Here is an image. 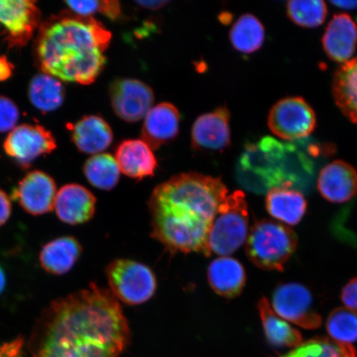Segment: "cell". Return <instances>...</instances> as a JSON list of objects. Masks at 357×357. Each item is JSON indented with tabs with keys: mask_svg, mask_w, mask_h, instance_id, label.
Here are the masks:
<instances>
[{
	"mask_svg": "<svg viewBox=\"0 0 357 357\" xmlns=\"http://www.w3.org/2000/svg\"><path fill=\"white\" fill-rule=\"evenodd\" d=\"M130 338L117 298L91 284L57 298L42 312L28 350L31 357H119Z\"/></svg>",
	"mask_w": 357,
	"mask_h": 357,
	"instance_id": "6da1fadb",
	"label": "cell"
},
{
	"mask_svg": "<svg viewBox=\"0 0 357 357\" xmlns=\"http://www.w3.org/2000/svg\"><path fill=\"white\" fill-rule=\"evenodd\" d=\"M221 178L182 173L159 185L149 205L151 236L171 253H203L218 208L229 195Z\"/></svg>",
	"mask_w": 357,
	"mask_h": 357,
	"instance_id": "7a4b0ae2",
	"label": "cell"
},
{
	"mask_svg": "<svg viewBox=\"0 0 357 357\" xmlns=\"http://www.w3.org/2000/svg\"><path fill=\"white\" fill-rule=\"evenodd\" d=\"M112 34L93 17L61 15L40 28L36 56L45 74L64 82L89 84L106 63Z\"/></svg>",
	"mask_w": 357,
	"mask_h": 357,
	"instance_id": "3957f363",
	"label": "cell"
},
{
	"mask_svg": "<svg viewBox=\"0 0 357 357\" xmlns=\"http://www.w3.org/2000/svg\"><path fill=\"white\" fill-rule=\"evenodd\" d=\"M281 149L279 142L270 137L245 146L236 167L239 185L258 194L285 186L284 172L279 164Z\"/></svg>",
	"mask_w": 357,
	"mask_h": 357,
	"instance_id": "277c9868",
	"label": "cell"
},
{
	"mask_svg": "<svg viewBox=\"0 0 357 357\" xmlns=\"http://www.w3.org/2000/svg\"><path fill=\"white\" fill-rule=\"evenodd\" d=\"M297 236L283 223L263 220L252 227L245 241V252L262 270L284 271L297 248Z\"/></svg>",
	"mask_w": 357,
	"mask_h": 357,
	"instance_id": "5b68a950",
	"label": "cell"
},
{
	"mask_svg": "<svg viewBox=\"0 0 357 357\" xmlns=\"http://www.w3.org/2000/svg\"><path fill=\"white\" fill-rule=\"evenodd\" d=\"M248 204L242 190L229 194L221 204L208 238V257H229L248 236Z\"/></svg>",
	"mask_w": 357,
	"mask_h": 357,
	"instance_id": "8992f818",
	"label": "cell"
},
{
	"mask_svg": "<svg viewBox=\"0 0 357 357\" xmlns=\"http://www.w3.org/2000/svg\"><path fill=\"white\" fill-rule=\"evenodd\" d=\"M110 291L128 305H142L153 297L158 281L149 266L128 259H118L107 267Z\"/></svg>",
	"mask_w": 357,
	"mask_h": 357,
	"instance_id": "52a82bcc",
	"label": "cell"
},
{
	"mask_svg": "<svg viewBox=\"0 0 357 357\" xmlns=\"http://www.w3.org/2000/svg\"><path fill=\"white\" fill-rule=\"evenodd\" d=\"M268 127L281 139H301L314 130L316 115L303 98H284L272 107L268 116Z\"/></svg>",
	"mask_w": 357,
	"mask_h": 357,
	"instance_id": "ba28073f",
	"label": "cell"
},
{
	"mask_svg": "<svg viewBox=\"0 0 357 357\" xmlns=\"http://www.w3.org/2000/svg\"><path fill=\"white\" fill-rule=\"evenodd\" d=\"M272 307L281 318L302 328L312 330L322 324L314 310L309 289L298 283L280 284L272 294Z\"/></svg>",
	"mask_w": 357,
	"mask_h": 357,
	"instance_id": "9c48e42d",
	"label": "cell"
},
{
	"mask_svg": "<svg viewBox=\"0 0 357 357\" xmlns=\"http://www.w3.org/2000/svg\"><path fill=\"white\" fill-rule=\"evenodd\" d=\"M109 93L114 113L128 123H136L145 118L155 100L153 89L135 79H116L111 84Z\"/></svg>",
	"mask_w": 357,
	"mask_h": 357,
	"instance_id": "30bf717a",
	"label": "cell"
},
{
	"mask_svg": "<svg viewBox=\"0 0 357 357\" xmlns=\"http://www.w3.org/2000/svg\"><path fill=\"white\" fill-rule=\"evenodd\" d=\"M40 22V11L30 0H0V30L10 46L24 47Z\"/></svg>",
	"mask_w": 357,
	"mask_h": 357,
	"instance_id": "8fae6325",
	"label": "cell"
},
{
	"mask_svg": "<svg viewBox=\"0 0 357 357\" xmlns=\"http://www.w3.org/2000/svg\"><path fill=\"white\" fill-rule=\"evenodd\" d=\"M3 147L21 166L28 167L39 156L51 153L56 144L46 128L40 125L22 124L8 134Z\"/></svg>",
	"mask_w": 357,
	"mask_h": 357,
	"instance_id": "7c38bea8",
	"label": "cell"
},
{
	"mask_svg": "<svg viewBox=\"0 0 357 357\" xmlns=\"http://www.w3.org/2000/svg\"><path fill=\"white\" fill-rule=\"evenodd\" d=\"M56 185L53 178L41 171H33L22 178L13 192L24 211L34 216L51 212L54 208Z\"/></svg>",
	"mask_w": 357,
	"mask_h": 357,
	"instance_id": "4fadbf2b",
	"label": "cell"
},
{
	"mask_svg": "<svg viewBox=\"0 0 357 357\" xmlns=\"http://www.w3.org/2000/svg\"><path fill=\"white\" fill-rule=\"evenodd\" d=\"M192 147L197 151H222L231 144L230 113L221 107L199 116L191 131Z\"/></svg>",
	"mask_w": 357,
	"mask_h": 357,
	"instance_id": "5bb4252c",
	"label": "cell"
},
{
	"mask_svg": "<svg viewBox=\"0 0 357 357\" xmlns=\"http://www.w3.org/2000/svg\"><path fill=\"white\" fill-rule=\"evenodd\" d=\"M318 189L329 202H347L357 193V171L344 160H333L321 169Z\"/></svg>",
	"mask_w": 357,
	"mask_h": 357,
	"instance_id": "9a60e30c",
	"label": "cell"
},
{
	"mask_svg": "<svg viewBox=\"0 0 357 357\" xmlns=\"http://www.w3.org/2000/svg\"><path fill=\"white\" fill-rule=\"evenodd\" d=\"M96 196L82 185L69 184L57 192L54 208L59 220L66 225L86 223L95 215Z\"/></svg>",
	"mask_w": 357,
	"mask_h": 357,
	"instance_id": "2e32d148",
	"label": "cell"
},
{
	"mask_svg": "<svg viewBox=\"0 0 357 357\" xmlns=\"http://www.w3.org/2000/svg\"><path fill=\"white\" fill-rule=\"evenodd\" d=\"M181 115L171 102H160L151 108L146 115L142 128V141L151 149L175 139L180 130Z\"/></svg>",
	"mask_w": 357,
	"mask_h": 357,
	"instance_id": "e0dca14e",
	"label": "cell"
},
{
	"mask_svg": "<svg viewBox=\"0 0 357 357\" xmlns=\"http://www.w3.org/2000/svg\"><path fill=\"white\" fill-rule=\"evenodd\" d=\"M330 59L345 63L354 56L357 45V24L347 13L334 15L325 29L322 39Z\"/></svg>",
	"mask_w": 357,
	"mask_h": 357,
	"instance_id": "ac0fdd59",
	"label": "cell"
},
{
	"mask_svg": "<svg viewBox=\"0 0 357 357\" xmlns=\"http://www.w3.org/2000/svg\"><path fill=\"white\" fill-rule=\"evenodd\" d=\"M120 171L129 178L142 180L153 176L158 160L153 149L140 139L125 140L115 153Z\"/></svg>",
	"mask_w": 357,
	"mask_h": 357,
	"instance_id": "d6986e66",
	"label": "cell"
},
{
	"mask_svg": "<svg viewBox=\"0 0 357 357\" xmlns=\"http://www.w3.org/2000/svg\"><path fill=\"white\" fill-rule=\"evenodd\" d=\"M209 285L218 296L234 298L240 296L245 285L247 275L240 261L230 257H220L208 268Z\"/></svg>",
	"mask_w": 357,
	"mask_h": 357,
	"instance_id": "ffe728a7",
	"label": "cell"
},
{
	"mask_svg": "<svg viewBox=\"0 0 357 357\" xmlns=\"http://www.w3.org/2000/svg\"><path fill=\"white\" fill-rule=\"evenodd\" d=\"M82 247L73 236H61L44 245L39 261L45 271L55 275L69 272L82 255Z\"/></svg>",
	"mask_w": 357,
	"mask_h": 357,
	"instance_id": "44dd1931",
	"label": "cell"
},
{
	"mask_svg": "<svg viewBox=\"0 0 357 357\" xmlns=\"http://www.w3.org/2000/svg\"><path fill=\"white\" fill-rule=\"evenodd\" d=\"M113 132L108 123L100 116H86L73 128V139L82 153L100 154L113 142Z\"/></svg>",
	"mask_w": 357,
	"mask_h": 357,
	"instance_id": "7402d4cb",
	"label": "cell"
},
{
	"mask_svg": "<svg viewBox=\"0 0 357 357\" xmlns=\"http://www.w3.org/2000/svg\"><path fill=\"white\" fill-rule=\"evenodd\" d=\"M266 208L275 220L294 226L305 216L307 202L301 192L290 187H275L267 192Z\"/></svg>",
	"mask_w": 357,
	"mask_h": 357,
	"instance_id": "603a6c76",
	"label": "cell"
},
{
	"mask_svg": "<svg viewBox=\"0 0 357 357\" xmlns=\"http://www.w3.org/2000/svg\"><path fill=\"white\" fill-rule=\"evenodd\" d=\"M257 307L266 337L271 346L293 349L301 344V333L276 314L266 297L259 301Z\"/></svg>",
	"mask_w": 357,
	"mask_h": 357,
	"instance_id": "cb8c5ba5",
	"label": "cell"
},
{
	"mask_svg": "<svg viewBox=\"0 0 357 357\" xmlns=\"http://www.w3.org/2000/svg\"><path fill=\"white\" fill-rule=\"evenodd\" d=\"M333 95L343 114L357 124V56L343 63L335 73Z\"/></svg>",
	"mask_w": 357,
	"mask_h": 357,
	"instance_id": "d4e9b609",
	"label": "cell"
},
{
	"mask_svg": "<svg viewBox=\"0 0 357 357\" xmlns=\"http://www.w3.org/2000/svg\"><path fill=\"white\" fill-rule=\"evenodd\" d=\"M31 102L43 113L55 111L65 99L64 87L59 79L47 74H38L31 80L29 88Z\"/></svg>",
	"mask_w": 357,
	"mask_h": 357,
	"instance_id": "484cf974",
	"label": "cell"
},
{
	"mask_svg": "<svg viewBox=\"0 0 357 357\" xmlns=\"http://www.w3.org/2000/svg\"><path fill=\"white\" fill-rule=\"evenodd\" d=\"M265 29L261 21L251 13H245L231 26L229 38L236 51L251 54L262 47L265 41Z\"/></svg>",
	"mask_w": 357,
	"mask_h": 357,
	"instance_id": "4316f807",
	"label": "cell"
},
{
	"mask_svg": "<svg viewBox=\"0 0 357 357\" xmlns=\"http://www.w3.org/2000/svg\"><path fill=\"white\" fill-rule=\"evenodd\" d=\"M84 174L89 184L97 189L109 191L118 185L121 171L113 155L100 153L93 155L84 164Z\"/></svg>",
	"mask_w": 357,
	"mask_h": 357,
	"instance_id": "83f0119b",
	"label": "cell"
},
{
	"mask_svg": "<svg viewBox=\"0 0 357 357\" xmlns=\"http://www.w3.org/2000/svg\"><path fill=\"white\" fill-rule=\"evenodd\" d=\"M280 357H357L354 346L337 344L332 339L317 337L302 342Z\"/></svg>",
	"mask_w": 357,
	"mask_h": 357,
	"instance_id": "f1b7e54d",
	"label": "cell"
},
{
	"mask_svg": "<svg viewBox=\"0 0 357 357\" xmlns=\"http://www.w3.org/2000/svg\"><path fill=\"white\" fill-rule=\"evenodd\" d=\"M326 328L337 344L352 346L357 342V314L347 307H337L329 314Z\"/></svg>",
	"mask_w": 357,
	"mask_h": 357,
	"instance_id": "f546056e",
	"label": "cell"
},
{
	"mask_svg": "<svg viewBox=\"0 0 357 357\" xmlns=\"http://www.w3.org/2000/svg\"><path fill=\"white\" fill-rule=\"evenodd\" d=\"M287 15L302 28H317L327 17L328 7L322 0H292L287 3Z\"/></svg>",
	"mask_w": 357,
	"mask_h": 357,
	"instance_id": "4dcf8cb0",
	"label": "cell"
},
{
	"mask_svg": "<svg viewBox=\"0 0 357 357\" xmlns=\"http://www.w3.org/2000/svg\"><path fill=\"white\" fill-rule=\"evenodd\" d=\"M75 15L92 17L95 13H101L110 20H118L122 17V8L119 1H67L66 2Z\"/></svg>",
	"mask_w": 357,
	"mask_h": 357,
	"instance_id": "1f68e13d",
	"label": "cell"
},
{
	"mask_svg": "<svg viewBox=\"0 0 357 357\" xmlns=\"http://www.w3.org/2000/svg\"><path fill=\"white\" fill-rule=\"evenodd\" d=\"M19 119L20 111L15 102L6 97L0 96V132L13 130Z\"/></svg>",
	"mask_w": 357,
	"mask_h": 357,
	"instance_id": "d6a6232c",
	"label": "cell"
},
{
	"mask_svg": "<svg viewBox=\"0 0 357 357\" xmlns=\"http://www.w3.org/2000/svg\"><path fill=\"white\" fill-rule=\"evenodd\" d=\"M341 298L346 307L357 314V278L351 280L342 289Z\"/></svg>",
	"mask_w": 357,
	"mask_h": 357,
	"instance_id": "836d02e7",
	"label": "cell"
},
{
	"mask_svg": "<svg viewBox=\"0 0 357 357\" xmlns=\"http://www.w3.org/2000/svg\"><path fill=\"white\" fill-rule=\"evenodd\" d=\"M24 338L17 337L15 340L0 345V357H22Z\"/></svg>",
	"mask_w": 357,
	"mask_h": 357,
	"instance_id": "e575fe53",
	"label": "cell"
},
{
	"mask_svg": "<svg viewBox=\"0 0 357 357\" xmlns=\"http://www.w3.org/2000/svg\"><path fill=\"white\" fill-rule=\"evenodd\" d=\"M11 213V200L6 192L0 189V227L6 225L10 220Z\"/></svg>",
	"mask_w": 357,
	"mask_h": 357,
	"instance_id": "d590c367",
	"label": "cell"
},
{
	"mask_svg": "<svg viewBox=\"0 0 357 357\" xmlns=\"http://www.w3.org/2000/svg\"><path fill=\"white\" fill-rule=\"evenodd\" d=\"M13 66L7 59V57L0 56V82H4L10 78L13 74Z\"/></svg>",
	"mask_w": 357,
	"mask_h": 357,
	"instance_id": "8d00e7d4",
	"label": "cell"
},
{
	"mask_svg": "<svg viewBox=\"0 0 357 357\" xmlns=\"http://www.w3.org/2000/svg\"><path fill=\"white\" fill-rule=\"evenodd\" d=\"M136 3L140 7L147 8V10H158L160 8L167 6L169 2L162 1V0H159V1H155V0H153V1H137Z\"/></svg>",
	"mask_w": 357,
	"mask_h": 357,
	"instance_id": "74e56055",
	"label": "cell"
},
{
	"mask_svg": "<svg viewBox=\"0 0 357 357\" xmlns=\"http://www.w3.org/2000/svg\"><path fill=\"white\" fill-rule=\"evenodd\" d=\"M333 6L343 8V10H356L357 8V0L351 1H332Z\"/></svg>",
	"mask_w": 357,
	"mask_h": 357,
	"instance_id": "f35d334b",
	"label": "cell"
},
{
	"mask_svg": "<svg viewBox=\"0 0 357 357\" xmlns=\"http://www.w3.org/2000/svg\"><path fill=\"white\" fill-rule=\"evenodd\" d=\"M7 284V278L6 271L3 269V267L0 266V296L4 291V289L6 288Z\"/></svg>",
	"mask_w": 357,
	"mask_h": 357,
	"instance_id": "ab89813d",
	"label": "cell"
}]
</instances>
